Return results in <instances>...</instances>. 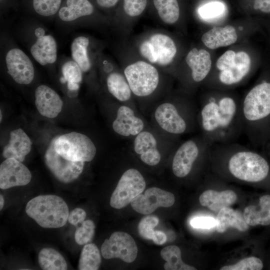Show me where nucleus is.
Here are the masks:
<instances>
[{
  "instance_id": "1",
  "label": "nucleus",
  "mask_w": 270,
  "mask_h": 270,
  "mask_svg": "<svg viewBox=\"0 0 270 270\" xmlns=\"http://www.w3.org/2000/svg\"><path fill=\"white\" fill-rule=\"evenodd\" d=\"M198 116L202 135L213 145L234 142L243 133L241 100L231 94H208Z\"/></svg>"
},
{
  "instance_id": "2",
  "label": "nucleus",
  "mask_w": 270,
  "mask_h": 270,
  "mask_svg": "<svg viewBox=\"0 0 270 270\" xmlns=\"http://www.w3.org/2000/svg\"><path fill=\"white\" fill-rule=\"evenodd\" d=\"M243 133L250 144L262 148L270 140V80L256 84L241 100Z\"/></svg>"
},
{
  "instance_id": "3",
  "label": "nucleus",
  "mask_w": 270,
  "mask_h": 270,
  "mask_svg": "<svg viewBox=\"0 0 270 270\" xmlns=\"http://www.w3.org/2000/svg\"><path fill=\"white\" fill-rule=\"evenodd\" d=\"M211 156L226 162L227 172L238 180L259 182L270 174V164L264 156L236 142L214 144Z\"/></svg>"
},
{
  "instance_id": "4",
  "label": "nucleus",
  "mask_w": 270,
  "mask_h": 270,
  "mask_svg": "<svg viewBox=\"0 0 270 270\" xmlns=\"http://www.w3.org/2000/svg\"><path fill=\"white\" fill-rule=\"evenodd\" d=\"M26 214L40 226L58 228L66 224L69 214L64 200L56 195H41L31 199L26 207Z\"/></svg>"
},
{
  "instance_id": "5",
  "label": "nucleus",
  "mask_w": 270,
  "mask_h": 270,
  "mask_svg": "<svg viewBox=\"0 0 270 270\" xmlns=\"http://www.w3.org/2000/svg\"><path fill=\"white\" fill-rule=\"evenodd\" d=\"M212 146L202 135L182 143L172 159V170L174 176L180 178L188 176L199 158L210 156Z\"/></svg>"
},
{
  "instance_id": "6",
  "label": "nucleus",
  "mask_w": 270,
  "mask_h": 270,
  "mask_svg": "<svg viewBox=\"0 0 270 270\" xmlns=\"http://www.w3.org/2000/svg\"><path fill=\"white\" fill-rule=\"evenodd\" d=\"M216 67L218 84L223 86H233L241 82L248 75L251 60L245 52H236L228 50L218 59Z\"/></svg>"
},
{
  "instance_id": "7",
  "label": "nucleus",
  "mask_w": 270,
  "mask_h": 270,
  "mask_svg": "<svg viewBox=\"0 0 270 270\" xmlns=\"http://www.w3.org/2000/svg\"><path fill=\"white\" fill-rule=\"evenodd\" d=\"M54 147L62 157L75 162H90L96 154V148L88 136L74 132L55 138Z\"/></svg>"
},
{
  "instance_id": "8",
  "label": "nucleus",
  "mask_w": 270,
  "mask_h": 270,
  "mask_svg": "<svg viewBox=\"0 0 270 270\" xmlns=\"http://www.w3.org/2000/svg\"><path fill=\"white\" fill-rule=\"evenodd\" d=\"M124 74L132 92L138 96H146L156 88L159 75L156 68L144 61H138L126 66Z\"/></svg>"
},
{
  "instance_id": "9",
  "label": "nucleus",
  "mask_w": 270,
  "mask_h": 270,
  "mask_svg": "<svg viewBox=\"0 0 270 270\" xmlns=\"http://www.w3.org/2000/svg\"><path fill=\"white\" fill-rule=\"evenodd\" d=\"M172 102L160 104L156 110L154 117L160 126L166 132L174 135H180L186 132L195 119L194 114H186Z\"/></svg>"
},
{
  "instance_id": "10",
  "label": "nucleus",
  "mask_w": 270,
  "mask_h": 270,
  "mask_svg": "<svg viewBox=\"0 0 270 270\" xmlns=\"http://www.w3.org/2000/svg\"><path fill=\"white\" fill-rule=\"evenodd\" d=\"M145 188L146 182L140 172L128 169L122 174L112 194L110 205L117 209L123 208L141 194Z\"/></svg>"
},
{
  "instance_id": "11",
  "label": "nucleus",
  "mask_w": 270,
  "mask_h": 270,
  "mask_svg": "<svg viewBox=\"0 0 270 270\" xmlns=\"http://www.w3.org/2000/svg\"><path fill=\"white\" fill-rule=\"evenodd\" d=\"M176 51L172 39L162 34L152 35L140 46V52L143 57L152 63L164 66L172 62Z\"/></svg>"
},
{
  "instance_id": "12",
  "label": "nucleus",
  "mask_w": 270,
  "mask_h": 270,
  "mask_svg": "<svg viewBox=\"0 0 270 270\" xmlns=\"http://www.w3.org/2000/svg\"><path fill=\"white\" fill-rule=\"evenodd\" d=\"M55 138L47 148L44 160L47 167L59 181L64 183L71 182L82 173L84 162L66 160L60 155L54 147Z\"/></svg>"
},
{
  "instance_id": "13",
  "label": "nucleus",
  "mask_w": 270,
  "mask_h": 270,
  "mask_svg": "<svg viewBox=\"0 0 270 270\" xmlns=\"http://www.w3.org/2000/svg\"><path fill=\"white\" fill-rule=\"evenodd\" d=\"M104 258H119L127 263L134 262L138 254L136 243L129 234L123 232H116L108 239H106L101 246Z\"/></svg>"
},
{
  "instance_id": "14",
  "label": "nucleus",
  "mask_w": 270,
  "mask_h": 270,
  "mask_svg": "<svg viewBox=\"0 0 270 270\" xmlns=\"http://www.w3.org/2000/svg\"><path fill=\"white\" fill-rule=\"evenodd\" d=\"M175 202L174 195L160 188L152 187L146 190L144 194H140L130 202L131 206L136 212L148 214L158 207L168 208Z\"/></svg>"
},
{
  "instance_id": "15",
  "label": "nucleus",
  "mask_w": 270,
  "mask_h": 270,
  "mask_svg": "<svg viewBox=\"0 0 270 270\" xmlns=\"http://www.w3.org/2000/svg\"><path fill=\"white\" fill-rule=\"evenodd\" d=\"M8 72L13 80L22 84H28L34 76L32 62L28 56L17 48L10 50L6 56Z\"/></svg>"
},
{
  "instance_id": "16",
  "label": "nucleus",
  "mask_w": 270,
  "mask_h": 270,
  "mask_svg": "<svg viewBox=\"0 0 270 270\" xmlns=\"http://www.w3.org/2000/svg\"><path fill=\"white\" fill-rule=\"evenodd\" d=\"M32 174L28 168L14 158H6L0 165V188L8 189L28 184Z\"/></svg>"
},
{
  "instance_id": "17",
  "label": "nucleus",
  "mask_w": 270,
  "mask_h": 270,
  "mask_svg": "<svg viewBox=\"0 0 270 270\" xmlns=\"http://www.w3.org/2000/svg\"><path fill=\"white\" fill-rule=\"evenodd\" d=\"M35 104L39 113L48 118H54L62 110L63 103L59 95L46 85L38 86L35 91Z\"/></svg>"
},
{
  "instance_id": "18",
  "label": "nucleus",
  "mask_w": 270,
  "mask_h": 270,
  "mask_svg": "<svg viewBox=\"0 0 270 270\" xmlns=\"http://www.w3.org/2000/svg\"><path fill=\"white\" fill-rule=\"evenodd\" d=\"M144 126L142 120L135 116L132 108L126 106L118 108L116 118L112 123L114 131L124 136L138 134L142 132Z\"/></svg>"
},
{
  "instance_id": "19",
  "label": "nucleus",
  "mask_w": 270,
  "mask_h": 270,
  "mask_svg": "<svg viewBox=\"0 0 270 270\" xmlns=\"http://www.w3.org/2000/svg\"><path fill=\"white\" fill-rule=\"evenodd\" d=\"M134 146L135 152L145 164L153 166L160 162L161 156L157 148V142L150 132L142 131L137 134Z\"/></svg>"
},
{
  "instance_id": "20",
  "label": "nucleus",
  "mask_w": 270,
  "mask_h": 270,
  "mask_svg": "<svg viewBox=\"0 0 270 270\" xmlns=\"http://www.w3.org/2000/svg\"><path fill=\"white\" fill-rule=\"evenodd\" d=\"M186 61L191 70L192 80L199 83L208 76L212 68L210 54L204 49H192L187 54Z\"/></svg>"
},
{
  "instance_id": "21",
  "label": "nucleus",
  "mask_w": 270,
  "mask_h": 270,
  "mask_svg": "<svg viewBox=\"0 0 270 270\" xmlns=\"http://www.w3.org/2000/svg\"><path fill=\"white\" fill-rule=\"evenodd\" d=\"M32 142L21 128L12 131L8 143L3 150L2 156L6 158H12L22 162L30 152Z\"/></svg>"
},
{
  "instance_id": "22",
  "label": "nucleus",
  "mask_w": 270,
  "mask_h": 270,
  "mask_svg": "<svg viewBox=\"0 0 270 270\" xmlns=\"http://www.w3.org/2000/svg\"><path fill=\"white\" fill-rule=\"evenodd\" d=\"M238 35L234 28L228 25L224 27H214L204 34L202 41L210 49L226 46L235 43Z\"/></svg>"
},
{
  "instance_id": "23",
  "label": "nucleus",
  "mask_w": 270,
  "mask_h": 270,
  "mask_svg": "<svg viewBox=\"0 0 270 270\" xmlns=\"http://www.w3.org/2000/svg\"><path fill=\"white\" fill-rule=\"evenodd\" d=\"M34 58L40 64L54 63L57 58V46L54 38L50 35L39 37L30 48Z\"/></svg>"
},
{
  "instance_id": "24",
  "label": "nucleus",
  "mask_w": 270,
  "mask_h": 270,
  "mask_svg": "<svg viewBox=\"0 0 270 270\" xmlns=\"http://www.w3.org/2000/svg\"><path fill=\"white\" fill-rule=\"evenodd\" d=\"M236 194L232 190L217 192L208 190L203 192L199 198L202 206L208 207L215 212H218L224 208L228 207L236 200Z\"/></svg>"
},
{
  "instance_id": "25",
  "label": "nucleus",
  "mask_w": 270,
  "mask_h": 270,
  "mask_svg": "<svg viewBox=\"0 0 270 270\" xmlns=\"http://www.w3.org/2000/svg\"><path fill=\"white\" fill-rule=\"evenodd\" d=\"M246 222L250 226H268L270 224V195H264L260 198L258 206L246 207L243 214Z\"/></svg>"
},
{
  "instance_id": "26",
  "label": "nucleus",
  "mask_w": 270,
  "mask_h": 270,
  "mask_svg": "<svg viewBox=\"0 0 270 270\" xmlns=\"http://www.w3.org/2000/svg\"><path fill=\"white\" fill-rule=\"evenodd\" d=\"M216 228L219 233H223L230 227L241 232L248 230V224L246 222L243 214L238 210L228 207L220 210L216 218Z\"/></svg>"
},
{
  "instance_id": "27",
  "label": "nucleus",
  "mask_w": 270,
  "mask_h": 270,
  "mask_svg": "<svg viewBox=\"0 0 270 270\" xmlns=\"http://www.w3.org/2000/svg\"><path fill=\"white\" fill-rule=\"evenodd\" d=\"M93 12L94 7L88 0H66V5L59 10L58 16L64 22H71Z\"/></svg>"
},
{
  "instance_id": "28",
  "label": "nucleus",
  "mask_w": 270,
  "mask_h": 270,
  "mask_svg": "<svg viewBox=\"0 0 270 270\" xmlns=\"http://www.w3.org/2000/svg\"><path fill=\"white\" fill-rule=\"evenodd\" d=\"M38 261L44 270H66L67 264L64 257L56 250L46 248L39 252Z\"/></svg>"
},
{
  "instance_id": "29",
  "label": "nucleus",
  "mask_w": 270,
  "mask_h": 270,
  "mask_svg": "<svg viewBox=\"0 0 270 270\" xmlns=\"http://www.w3.org/2000/svg\"><path fill=\"white\" fill-rule=\"evenodd\" d=\"M106 84L109 92L118 100L125 102L130 98L132 90L128 82L121 74L117 72L110 74Z\"/></svg>"
},
{
  "instance_id": "30",
  "label": "nucleus",
  "mask_w": 270,
  "mask_h": 270,
  "mask_svg": "<svg viewBox=\"0 0 270 270\" xmlns=\"http://www.w3.org/2000/svg\"><path fill=\"white\" fill-rule=\"evenodd\" d=\"M88 44V38L82 36L76 38L71 44L72 58L84 72L88 71L91 68L87 52Z\"/></svg>"
},
{
  "instance_id": "31",
  "label": "nucleus",
  "mask_w": 270,
  "mask_h": 270,
  "mask_svg": "<svg viewBox=\"0 0 270 270\" xmlns=\"http://www.w3.org/2000/svg\"><path fill=\"white\" fill-rule=\"evenodd\" d=\"M162 258L166 261L164 266L166 270H196L192 266L184 263L181 258V252L176 246H169L162 250Z\"/></svg>"
},
{
  "instance_id": "32",
  "label": "nucleus",
  "mask_w": 270,
  "mask_h": 270,
  "mask_svg": "<svg viewBox=\"0 0 270 270\" xmlns=\"http://www.w3.org/2000/svg\"><path fill=\"white\" fill-rule=\"evenodd\" d=\"M101 261L100 254L96 246L94 244H86L80 254L78 262V270H98Z\"/></svg>"
},
{
  "instance_id": "33",
  "label": "nucleus",
  "mask_w": 270,
  "mask_h": 270,
  "mask_svg": "<svg viewBox=\"0 0 270 270\" xmlns=\"http://www.w3.org/2000/svg\"><path fill=\"white\" fill-rule=\"evenodd\" d=\"M154 7L160 19L166 24L176 22L180 16V8L177 0H153Z\"/></svg>"
},
{
  "instance_id": "34",
  "label": "nucleus",
  "mask_w": 270,
  "mask_h": 270,
  "mask_svg": "<svg viewBox=\"0 0 270 270\" xmlns=\"http://www.w3.org/2000/svg\"><path fill=\"white\" fill-rule=\"evenodd\" d=\"M62 70L63 77L60 82H67L68 88L70 90H78L82 80V70L77 63L74 61L67 62L63 64Z\"/></svg>"
},
{
  "instance_id": "35",
  "label": "nucleus",
  "mask_w": 270,
  "mask_h": 270,
  "mask_svg": "<svg viewBox=\"0 0 270 270\" xmlns=\"http://www.w3.org/2000/svg\"><path fill=\"white\" fill-rule=\"evenodd\" d=\"M94 230V224L92 220H84L76 229L74 234L76 242L79 245L88 244L92 240Z\"/></svg>"
},
{
  "instance_id": "36",
  "label": "nucleus",
  "mask_w": 270,
  "mask_h": 270,
  "mask_svg": "<svg viewBox=\"0 0 270 270\" xmlns=\"http://www.w3.org/2000/svg\"><path fill=\"white\" fill-rule=\"evenodd\" d=\"M61 1V0H33V8L38 14L48 16L58 12L60 6Z\"/></svg>"
},
{
  "instance_id": "37",
  "label": "nucleus",
  "mask_w": 270,
  "mask_h": 270,
  "mask_svg": "<svg viewBox=\"0 0 270 270\" xmlns=\"http://www.w3.org/2000/svg\"><path fill=\"white\" fill-rule=\"evenodd\" d=\"M263 268L262 260L256 257L244 258L233 265L222 266L220 270H260Z\"/></svg>"
},
{
  "instance_id": "38",
  "label": "nucleus",
  "mask_w": 270,
  "mask_h": 270,
  "mask_svg": "<svg viewBox=\"0 0 270 270\" xmlns=\"http://www.w3.org/2000/svg\"><path fill=\"white\" fill-rule=\"evenodd\" d=\"M159 222V219L154 216H148L142 218L138 225L140 235L144 239L152 240L154 232V228Z\"/></svg>"
},
{
  "instance_id": "39",
  "label": "nucleus",
  "mask_w": 270,
  "mask_h": 270,
  "mask_svg": "<svg viewBox=\"0 0 270 270\" xmlns=\"http://www.w3.org/2000/svg\"><path fill=\"white\" fill-rule=\"evenodd\" d=\"M224 10L222 3L218 2H212L207 3L199 10L200 16L205 20H210L222 15Z\"/></svg>"
},
{
  "instance_id": "40",
  "label": "nucleus",
  "mask_w": 270,
  "mask_h": 270,
  "mask_svg": "<svg viewBox=\"0 0 270 270\" xmlns=\"http://www.w3.org/2000/svg\"><path fill=\"white\" fill-rule=\"evenodd\" d=\"M147 0H124V10L130 16H137L144 12Z\"/></svg>"
},
{
  "instance_id": "41",
  "label": "nucleus",
  "mask_w": 270,
  "mask_h": 270,
  "mask_svg": "<svg viewBox=\"0 0 270 270\" xmlns=\"http://www.w3.org/2000/svg\"><path fill=\"white\" fill-rule=\"evenodd\" d=\"M191 226L196 228L210 229L216 226V220L210 216H197L190 222Z\"/></svg>"
},
{
  "instance_id": "42",
  "label": "nucleus",
  "mask_w": 270,
  "mask_h": 270,
  "mask_svg": "<svg viewBox=\"0 0 270 270\" xmlns=\"http://www.w3.org/2000/svg\"><path fill=\"white\" fill-rule=\"evenodd\" d=\"M86 215L83 209L76 208L69 212L68 220L70 224L77 227L84 220Z\"/></svg>"
},
{
  "instance_id": "43",
  "label": "nucleus",
  "mask_w": 270,
  "mask_h": 270,
  "mask_svg": "<svg viewBox=\"0 0 270 270\" xmlns=\"http://www.w3.org/2000/svg\"><path fill=\"white\" fill-rule=\"evenodd\" d=\"M254 8L264 13H270V0H254Z\"/></svg>"
},
{
  "instance_id": "44",
  "label": "nucleus",
  "mask_w": 270,
  "mask_h": 270,
  "mask_svg": "<svg viewBox=\"0 0 270 270\" xmlns=\"http://www.w3.org/2000/svg\"><path fill=\"white\" fill-rule=\"evenodd\" d=\"M152 240L155 244L162 245L166 242L167 237L164 232L160 230H154Z\"/></svg>"
},
{
  "instance_id": "45",
  "label": "nucleus",
  "mask_w": 270,
  "mask_h": 270,
  "mask_svg": "<svg viewBox=\"0 0 270 270\" xmlns=\"http://www.w3.org/2000/svg\"><path fill=\"white\" fill-rule=\"evenodd\" d=\"M119 0H96L97 4L102 8H109L114 6Z\"/></svg>"
},
{
  "instance_id": "46",
  "label": "nucleus",
  "mask_w": 270,
  "mask_h": 270,
  "mask_svg": "<svg viewBox=\"0 0 270 270\" xmlns=\"http://www.w3.org/2000/svg\"><path fill=\"white\" fill-rule=\"evenodd\" d=\"M262 148L270 158V140Z\"/></svg>"
},
{
  "instance_id": "47",
  "label": "nucleus",
  "mask_w": 270,
  "mask_h": 270,
  "mask_svg": "<svg viewBox=\"0 0 270 270\" xmlns=\"http://www.w3.org/2000/svg\"><path fill=\"white\" fill-rule=\"evenodd\" d=\"M4 198L3 196L0 194V210H1L4 206Z\"/></svg>"
},
{
  "instance_id": "48",
  "label": "nucleus",
  "mask_w": 270,
  "mask_h": 270,
  "mask_svg": "<svg viewBox=\"0 0 270 270\" xmlns=\"http://www.w3.org/2000/svg\"><path fill=\"white\" fill-rule=\"evenodd\" d=\"M0 122L2 121V110H0Z\"/></svg>"
}]
</instances>
